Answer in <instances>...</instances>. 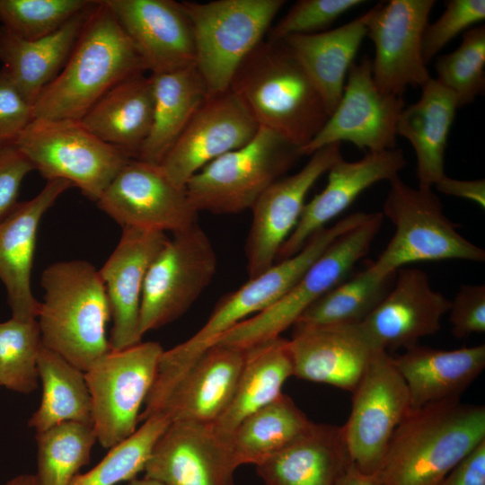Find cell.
I'll return each mask as SVG.
<instances>
[{
	"label": "cell",
	"instance_id": "d6986e66",
	"mask_svg": "<svg viewBox=\"0 0 485 485\" xmlns=\"http://www.w3.org/2000/svg\"><path fill=\"white\" fill-rule=\"evenodd\" d=\"M230 443L211 423L171 422L154 444L145 476L165 485H234Z\"/></svg>",
	"mask_w": 485,
	"mask_h": 485
},
{
	"label": "cell",
	"instance_id": "816d5d0a",
	"mask_svg": "<svg viewBox=\"0 0 485 485\" xmlns=\"http://www.w3.org/2000/svg\"><path fill=\"white\" fill-rule=\"evenodd\" d=\"M4 485H40L36 474L22 473L8 481Z\"/></svg>",
	"mask_w": 485,
	"mask_h": 485
},
{
	"label": "cell",
	"instance_id": "ba28073f",
	"mask_svg": "<svg viewBox=\"0 0 485 485\" xmlns=\"http://www.w3.org/2000/svg\"><path fill=\"white\" fill-rule=\"evenodd\" d=\"M383 210L394 234L373 268L385 275L419 261L485 260V251L456 230L431 189L413 188L399 176L389 181Z\"/></svg>",
	"mask_w": 485,
	"mask_h": 485
},
{
	"label": "cell",
	"instance_id": "836d02e7",
	"mask_svg": "<svg viewBox=\"0 0 485 485\" xmlns=\"http://www.w3.org/2000/svg\"><path fill=\"white\" fill-rule=\"evenodd\" d=\"M150 75L154 98L153 121L137 159L160 165L209 95L195 66Z\"/></svg>",
	"mask_w": 485,
	"mask_h": 485
},
{
	"label": "cell",
	"instance_id": "c3c4849f",
	"mask_svg": "<svg viewBox=\"0 0 485 485\" xmlns=\"http://www.w3.org/2000/svg\"><path fill=\"white\" fill-rule=\"evenodd\" d=\"M440 485H485V440L464 456Z\"/></svg>",
	"mask_w": 485,
	"mask_h": 485
},
{
	"label": "cell",
	"instance_id": "484cf974",
	"mask_svg": "<svg viewBox=\"0 0 485 485\" xmlns=\"http://www.w3.org/2000/svg\"><path fill=\"white\" fill-rule=\"evenodd\" d=\"M72 187L65 180L48 181L34 198L18 202L0 222V279L13 318L37 320L40 302L32 294L31 276L39 225L58 197Z\"/></svg>",
	"mask_w": 485,
	"mask_h": 485
},
{
	"label": "cell",
	"instance_id": "e575fe53",
	"mask_svg": "<svg viewBox=\"0 0 485 485\" xmlns=\"http://www.w3.org/2000/svg\"><path fill=\"white\" fill-rule=\"evenodd\" d=\"M42 396L28 420L36 433L66 421L93 425L92 401L84 372L44 347L38 357Z\"/></svg>",
	"mask_w": 485,
	"mask_h": 485
},
{
	"label": "cell",
	"instance_id": "7bdbcfd3",
	"mask_svg": "<svg viewBox=\"0 0 485 485\" xmlns=\"http://www.w3.org/2000/svg\"><path fill=\"white\" fill-rule=\"evenodd\" d=\"M364 3L362 0H299L269 31L268 40H281L292 35L325 31L341 15Z\"/></svg>",
	"mask_w": 485,
	"mask_h": 485
},
{
	"label": "cell",
	"instance_id": "5b68a950",
	"mask_svg": "<svg viewBox=\"0 0 485 485\" xmlns=\"http://www.w3.org/2000/svg\"><path fill=\"white\" fill-rule=\"evenodd\" d=\"M37 316L41 343L82 371L110 351L109 303L99 270L84 260H63L44 269Z\"/></svg>",
	"mask_w": 485,
	"mask_h": 485
},
{
	"label": "cell",
	"instance_id": "4dcf8cb0",
	"mask_svg": "<svg viewBox=\"0 0 485 485\" xmlns=\"http://www.w3.org/2000/svg\"><path fill=\"white\" fill-rule=\"evenodd\" d=\"M366 13L338 28L283 40L320 93L330 115L337 107L346 78L366 36Z\"/></svg>",
	"mask_w": 485,
	"mask_h": 485
},
{
	"label": "cell",
	"instance_id": "5bb4252c",
	"mask_svg": "<svg viewBox=\"0 0 485 485\" xmlns=\"http://www.w3.org/2000/svg\"><path fill=\"white\" fill-rule=\"evenodd\" d=\"M403 97L382 92L375 84L371 59L364 56L348 73L342 96L319 133L303 148V155L333 144L348 142L367 152L396 148L397 123Z\"/></svg>",
	"mask_w": 485,
	"mask_h": 485
},
{
	"label": "cell",
	"instance_id": "d4e9b609",
	"mask_svg": "<svg viewBox=\"0 0 485 485\" xmlns=\"http://www.w3.org/2000/svg\"><path fill=\"white\" fill-rule=\"evenodd\" d=\"M288 345L293 376L351 392L373 355L380 350L368 340L360 323L294 328Z\"/></svg>",
	"mask_w": 485,
	"mask_h": 485
},
{
	"label": "cell",
	"instance_id": "1f68e13d",
	"mask_svg": "<svg viewBox=\"0 0 485 485\" xmlns=\"http://www.w3.org/2000/svg\"><path fill=\"white\" fill-rule=\"evenodd\" d=\"M154 103L152 77L139 75L107 92L80 120L97 137L137 159L151 129Z\"/></svg>",
	"mask_w": 485,
	"mask_h": 485
},
{
	"label": "cell",
	"instance_id": "ac0fdd59",
	"mask_svg": "<svg viewBox=\"0 0 485 485\" xmlns=\"http://www.w3.org/2000/svg\"><path fill=\"white\" fill-rule=\"evenodd\" d=\"M260 127L230 90L208 96L160 164L177 186L205 165L249 143Z\"/></svg>",
	"mask_w": 485,
	"mask_h": 485
},
{
	"label": "cell",
	"instance_id": "277c9868",
	"mask_svg": "<svg viewBox=\"0 0 485 485\" xmlns=\"http://www.w3.org/2000/svg\"><path fill=\"white\" fill-rule=\"evenodd\" d=\"M229 90L260 128L299 149L329 118L320 93L283 40L261 41L242 62Z\"/></svg>",
	"mask_w": 485,
	"mask_h": 485
},
{
	"label": "cell",
	"instance_id": "681fc988",
	"mask_svg": "<svg viewBox=\"0 0 485 485\" xmlns=\"http://www.w3.org/2000/svg\"><path fill=\"white\" fill-rule=\"evenodd\" d=\"M434 186L443 194L468 199L485 207L484 179L464 181L444 175Z\"/></svg>",
	"mask_w": 485,
	"mask_h": 485
},
{
	"label": "cell",
	"instance_id": "4fadbf2b",
	"mask_svg": "<svg viewBox=\"0 0 485 485\" xmlns=\"http://www.w3.org/2000/svg\"><path fill=\"white\" fill-rule=\"evenodd\" d=\"M352 394L342 434L352 463L372 475L379 469L394 430L410 410L407 385L387 351H375Z\"/></svg>",
	"mask_w": 485,
	"mask_h": 485
},
{
	"label": "cell",
	"instance_id": "f5cc1de1",
	"mask_svg": "<svg viewBox=\"0 0 485 485\" xmlns=\"http://www.w3.org/2000/svg\"><path fill=\"white\" fill-rule=\"evenodd\" d=\"M125 485H165V484L156 480L144 476L141 479H138L136 477L127 481Z\"/></svg>",
	"mask_w": 485,
	"mask_h": 485
},
{
	"label": "cell",
	"instance_id": "f6af8a7d",
	"mask_svg": "<svg viewBox=\"0 0 485 485\" xmlns=\"http://www.w3.org/2000/svg\"><path fill=\"white\" fill-rule=\"evenodd\" d=\"M451 331L457 339L485 331V286L463 285L449 308Z\"/></svg>",
	"mask_w": 485,
	"mask_h": 485
},
{
	"label": "cell",
	"instance_id": "4316f807",
	"mask_svg": "<svg viewBox=\"0 0 485 485\" xmlns=\"http://www.w3.org/2000/svg\"><path fill=\"white\" fill-rule=\"evenodd\" d=\"M393 361L405 381L410 409L414 410L460 399L485 368V345L444 350L417 344Z\"/></svg>",
	"mask_w": 485,
	"mask_h": 485
},
{
	"label": "cell",
	"instance_id": "d590c367",
	"mask_svg": "<svg viewBox=\"0 0 485 485\" xmlns=\"http://www.w3.org/2000/svg\"><path fill=\"white\" fill-rule=\"evenodd\" d=\"M312 422L282 393L244 419L234 431L230 449L236 466L259 464L297 439Z\"/></svg>",
	"mask_w": 485,
	"mask_h": 485
},
{
	"label": "cell",
	"instance_id": "60d3db41",
	"mask_svg": "<svg viewBox=\"0 0 485 485\" xmlns=\"http://www.w3.org/2000/svg\"><path fill=\"white\" fill-rule=\"evenodd\" d=\"M436 81L454 93L458 106L474 101L485 89V26L478 24L463 34L454 51L437 57Z\"/></svg>",
	"mask_w": 485,
	"mask_h": 485
},
{
	"label": "cell",
	"instance_id": "f35d334b",
	"mask_svg": "<svg viewBox=\"0 0 485 485\" xmlns=\"http://www.w3.org/2000/svg\"><path fill=\"white\" fill-rule=\"evenodd\" d=\"M170 423L162 414L142 421L130 436L110 448L93 468L75 475L69 485H115L136 478L144 472L154 444Z\"/></svg>",
	"mask_w": 485,
	"mask_h": 485
},
{
	"label": "cell",
	"instance_id": "74e56055",
	"mask_svg": "<svg viewBox=\"0 0 485 485\" xmlns=\"http://www.w3.org/2000/svg\"><path fill=\"white\" fill-rule=\"evenodd\" d=\"M37 472L40 485H69L88 464L97 436L91 424L66 421L36 433Z\"/></svg>",
	"mask_w": 485,
	"mask_h": 485
},
{
	"label": "cell",
	"instance_id": "8fae6325",
	"mask_svg": "<svg viewBox=\"0 0 485 485\" xmlns=\"http://www.w3.org/2000/svg\"><path fill=\"white\" fill-rule=\"evenodd\" d=\"M163 351L156 341L110 350L84 372L97 442L110 449L130 436Z\"/></svg>",
	"mask_w": 485,
	"mask_h": 485
},
{
	"label": "cell",
	"instance_id": "8992f818",
	"mask_svg": "<svg viewBox=\"0 0 485 485\" xmlns=\"http://www.w3.org/2000/svg\"><path fill=\"white\" fill-rule=\"evenodd\" d=\"M284 0L181 2L190 21L195 66L209 96L229 90L242 62L261 42Z\"/></svg>",
	"mask_w": 485,
	"mask_h": 485
},
{
	"label": "cell",
	"instance_id": "52a82bcc",
	"mask_svg": "<svg viewBox=\"0 0 485 485\" xmlns=\"http://www.w3.org/2000/svg\"><path fill=\"white\" fill-rule=\"evenodd\" d=\"M299 147L260 128L243 146L205 165L186 183L188 198L198 211L215 215L251 209L260 196L301 157Z\"/></svg>",
	"mask_w": 485,
	"mask_h": 485
},
{
	"label": "cell",
	"instance_id": "7dc6e473",
	"mask_svg": "<svg viewBox=\"0 0 485 485\" xmlns=\"http://www.w3.org/2000/svg\"><path fill=\"white\" fill-rule=\"evenodd\" d=\"M33 170L13 144L0 147V222L17 205L22 182Z\"/></svg>",
	"mask_w": 485,
	"mask_h": 485
},
{
	"label": "cell",
	"instance_id": "f1b7e54d",
	"mask_svg": "<svg viewBox=\"0 0 485 485\" xmlns=\"http://www.w3.org/2000/svg\"><path fill=\"white\" fill-rule=\"evenodd\" d=\"M458 108L454 93L431 77L421 86L420 98L399 117L397 135L413 147L419 188L431 189L445 175V154Z\"/></svg>",
	"mask_w": 485,
	"mask_h": 485
},
{
	"label": "cell",
	"instance_id": "e0dca14e",
	"mask_svg": "<svg viewBox=\"0 0 485 485\" xmlns=\"http://www.w3.org/2000/svg\"><path fill=\"white\" fill-rule=\"evenodd\" d=\"M340 146V143H333L318 149L301 170L275 181L253 204L245 246L250 278L276 263L281 246L298 223L308 191L343 158Z\"/></svg>",
	"mask_w": 485,
	"mask_h": 485
},
{
	"label": "cell",
	"instance_id": "83f0119b",
	"mask_svg": "<svg viewBox=\"0 0 485 485\" xmlns=\"http://www.w3.org/2000/svg\"><path fill=\"white\" fill-rule=\"evenodd\" d=\"M351 463L341 426L312 422L297 439L255 467L264 485H336Z\"/></svg>",
	"mask_w": 485,
	"mask_h": 485
},
{
	"label": "cell",
	"instance_id": "9c48e42d",
	"mask_svg": "<svg viewBox=\"0 0 485 485\" xmlns=\"http://www.w3.org/2000/svg\"><path fill=\"white\" fill-rule=\"evenodd\" d=\"M13 145L47 181H67L95 202L131 159L77 119L33 118Z\"/></svg>",
	"mask_w": 485,
	"mask_h": 485
},
{
	"label": "cell",
	"instance_id": "7a4b0ae2",
	"mask_svg": "<svg viewBox=\"0 0 485 485\" xmlns=\"http://www.w3.org/2000/svg\"><path fill=\"white\" fill-rule=\"evenodd\" d=\"M147 71L104 0L94 1L65 66L33 105V118L80 120L110 89Z\"/></svg>",
	"mask_w": 485,
	"mask_h": 485
},
{
	"label": "cell",
	"instance_id": "2e32d148",
	"mask_svg": "<svg viewBox=\"0 0 485 485\" xmlns=\"http://www.w3.org/2000/svg\"><path fill=\"white\" fill-rule=\"evenodd\" d=\"M124 228L185 231L197 224L198 211L185 188L175 185L160 165L129 159L96 201Z\"/></svg>",
	"mask_w": 485,
	"mask_h": 485
},
{
	"label": "cell",
	"instance_id": "3957f363",
	"mask_svg": "<svg viewBox=\"0 0 485 485\" xmlns=\"http://www.w3.org/2000/svg\"><path fill=\"white\" fill-rule=\"evenodd\" d=\"M364 212H356L331 227L313 234L295 255L277 261L260 275L250 278L216 305L206 323L190 338L163 350L149 392L152 400H160L207 349L241 322L266 309L285 295L322 253L340 235L361 225Z\"/></svg>",
	"mask_w": 485,
	"mask_h": 485
},
{
	"label": "cell",
	"instance_id": "d6a6232c",
	"mask_svg": "<svg viewBox=\"0 0 485 485\" xmlns=\"http://www.w3.org/2000/svg\"><path fill=\"white\" fill-rule=\"evenodd\" d=\"M245 360L232 400L211 423L214 431L230 443L239 424L259 409L272 402L293 376L288 340L281 336L246 348Z\"/></svg>",
	"mask_w": 485,
	"mask_h": 485
},
{
	"label": "cell",
	"instance_id": "9a60e30c",
	"mask_svg": "<svg viewBox=\"0 0 485 485\" xmlns=\"http://www.w3.org/2000/svg\"><path fill=\"white\" fill-rule=\"evenodd\" d=\"M434 0H390L366 12V36L375 47L372 75L384 93L403 97L408 86L431 76L422 57V36Z\"/></svg>",
	"mask_w": 485,
	"mask_h": 485
},
{
	"label": "cell",
	"instance_id": "7c38bea8",
	"mask_svg": "<svg viewBox=\"0 0 485 485\" xmlns=\"http://www.w3.org/2000/svg\"><path fill=\"white\" fill-rule=\"evenodd\" d=\"M217 258L197 224L173 234L151 262L140 302L142 335L181 316L212 281Z\"/></svg>",
	"mask_w": 485,
	"mask_h": 485
},
{
	"label": "cell",
	"instance_id": "bcb514c9",
	"mask_svg": "<svg viewBox=\"0 0 485 485\" xmlns=\"http://www.w3.org/2000/svg\"><path fill=\"white\" fill-rule=\"evenodd\" d=\"M32 119V105L0 69V147L13 145Z\"/></svg>",
	"mask_w": 485,
	"mask_h": 485
},
{
	"label": "cell",
	"instance_id": "7402d4cb",
	"mask_svg": "<svg viewBox=\"0 0 485 485\" xmlns=\"http://www.w3.org/2000/svg\"><path fill=\"white\" fill-rule=\"evenodd\" d=\"M168 239L163 232L124 228L116 248L99 269L112 320L110 350L142 341L139 315L146 274Z\"/></svg>",
	"mask_w": 485,
	"mask_h": 485
},
{
	"label": "cell",
	"instance_id": "44dd1931",
	"mask_svg": "<svg viewBox=\"0 0 485 485\" xmlns=\"http://www.w3.org/2000/svg\"><path fill=\"white\" fill-rule=\"evenodd\" d=\"M152 75L195 66L190 21L181 2L173 0H104Z\"/></svg>",
	"mask_w": 485,
	"mask_h": 485
},
{
	"label": "cell",
	"instance_id": "603a6c76",
	"mask_svg": "<svg viewBox=\"0 0 485 485\" xmlns=\"http://www.w3.org/2000/svg\"><path fill=\"white\" fill-rule=\"evenodd\" d=\"M407 160L401 149L367 152L356 162L339 160L328 172L324 189L304 204L295 229L281 246L277 261L297 253L320 229L345 211L366 189L399 176Z\"/></svg>",
	"mask_w": 485,
	"mask_h": 485
},
{
	"label": "cell",
	"instance_id": "ffe728a7",
	"mask_svg": "<svg viewBox=\"0 0 485 485\" xmlns=\"http://www.w3.org/2000/svg\"><path fill=\"white\" fill-rule=\"evenodd\" d=\"M451 301L433 289L418 268H401L384 298L360 323L377 349L408 348L441 329Z\"/></svg>",
	"mask_w": 485,
	"mask_h": 485
},
{
	"label": "cell",
	"instance_id": "8d00e7d4",
	"mask_svg": "<svg viewBox=\"0 0 485 485\" xmlns=\"http://www.w3.org/2000/svg\"><path fill=\"white\" fill-rule=\"evenodd\" d=\"M395 274L376 271L372 263L331 288L311 304L293 328L355 325L361 323L384 298Z\"/></svg>",
	"mask_w": 485,
	"mask_h": 485
},
{
	"label": "cell",
	"instance_id": "cb8c5ba5",
	"mask_svg": "<svg viewBox=\"0 0 485 485\" xmlns=\"http://www.w3.org/2000/svg\"><path fill=\"white\" fill-rule=\"evenodd\" d=\"M245 355V349L214 345L176 380L148 418L162 414L170 422L213 423L232 400Z\"/></svg>",
	"mask_w": 485,
	"mask_h": 485
},
{
	"label": "cell",
	"instance_id": "30bf717a",
	"mask_svg": "<svg viewBox=\"0 0 485 485\" xmlns=\"http://www.w3.org/2000/svg\"><path fill=\"white\" fill-rule=\"evenodd\" d=\"M384 215L370 213L361 225L338 237L278 300L228 331L216 344L249 348L278 338L317 299L344 280L368 252Z\"/></svg>",
	"mask_w": 485,
	"mask_h": 485
},
{
	"label": "cell",
	"instance_id": "f907efd6",
	"mask_svg": "<svg viewBox=\"0 0 485 485\" xmlns=\"http://www.w3.org/2000/svg\"><path fill=\"white\" fill-rule=\"evenodd\" d=\"M336 485H378L374 474H366L352 463L338 479Z\"/></svg>",
	"mask_w": 485,
	"mask_h": 485
},
{
	"label": "cell",
	"instance_id": "b9f144b4",
	"mask_svg": "<svg viewBox=\"0 0 485 485\" xmlns=\"http://www.w3.org/2000/svg\"><path fill=\"white\" fill-rule=\"evenodd\" d=\"M92 0H0L2 27L26 40L60 30L89 7Z\"/></svg>",
	"mask_w": 485,
	"mask_h": 485
},
{
	"label": "cell",
	"instance_id": "ee69618b",
	"mask_svg": "<svg viewBox=\"0 0 485 485\" xmlns=\"http://www.w3.org/2000/svg\"><path fill=\"white\" fill-rule=\"evenodd\" d=\"M485 19L484 0H450L442 15L428 24L422 36V57L426 65L453 39Z\"/></svg>",
	"mask_w": 485,
	"mask_h": 485
},
{
	"label": "cell",
	"instance_id": "f546056e",
	"mask_svg": "<svg viewBox=\"0 0 485 485\" xmlns=\"http://www.w3.org/2000/svg\"><path fill=\"white\" fill-rule=\"evenodd\" d=\"M93 4L57 31L39 40H22L0 27L1 69L32 107L65 66Z\"/></svg>",
	"mask_w": 485,
	"mask_h": 485
},
{
	"label": "cell",
	"instance_id": "6da1fadb",
	"mask_svg": "<svg viewBox=\"0 0 485 485\" xmlns=\"http://www.w3.org/2000/svg\"><path fill=\"white\" fill-rule=\"evenodd\" d=\"M485 440V407L452 399L410 409L394 430L378 485H440Z\"/></svg>",
	"mask_w": 485,
	"mask_h": 485
},
{
	"label": "cell",
	"instance_id": "ab89813d",
	"mask_svg": "<svg viewBox=\"0 0 485 485\" xmlns=\"http://www.w3.org/2000/svg\"><path fill=\"white\" fill-rule=\"evenodd\" d=\"M41 346L37 320L12 317L0 322V386L23 394L35 391Z\"/></svg>",
	"mask_w": 485,
	"mask_h": 485
}]
</instances>
